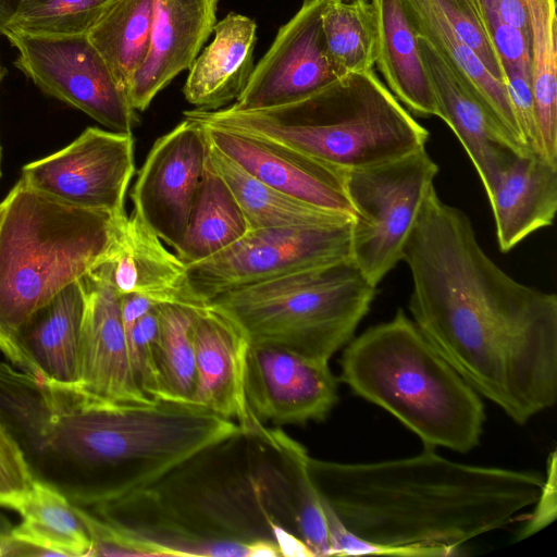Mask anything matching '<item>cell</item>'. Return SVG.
<instances>
[{"label":"cell","mask_w":557,"mask_h":557,"mask_svg":"<svg viewBox=\"0 0 557 557\" xmlns=\"http://www.w3.org/2000/svg\"><path fill=\"white\" fill-rule=\"evenodd\" d=\"M401 260L413 322L449 364L524 425L557 400V296L504 272L460 209L428 193Z\"/></svg>","instance_id":"obj_1"},{"label":"cell","mask_w":557,"mask_h":557,"mask_svg":"<svg viewBox=\"0 0 557 557\" xmlns=\"http://www.w3.org/2000/svg\"><path fill=\"white\" fill-rule=\"evenodd\" d=\"M292 443L253 416L145 487L78 506L88 556L247 557L276 525L297 535Z\"/></svg>","instance_id":"obj_2"},{"label":"cell","mask_w":557,"mask_h":557,"mask_svg":"<svg viewBox=\"0 0 557 557\" xmlns=\"http://www.w3.org/2000/svg\"><path fill=\"white\" fill-rule=\"evenodd\" d=\"M0 421L33 476L82 507L140 490L240 428L195 405L111 403L23 372L0 388Z\"/></svg>","instance_id":"obj_3"},{"label":"cell","mask_w":557,"mask_h":557,"mask_svg":"<svg viewBox=\"0 0 557 557\" xmlns=\"http://www.w3.org/2000/svg\"><path fill=\"white\" fill-rule=\"evenodd\" d=\"M308 468L341 522L394 556L457 555L533 505L544 481L533 471L456 462L433 448L375 462L309 457Z\"/></svg>","instance_id":"obj_4"},{"label":"cell","mask_w":557,"mask_h":557,"mask_svg":"<svg viewBox=\"0 0 557 557\" xmlns=\"http://www.w3.org/2000/svg\"><path fill=\"white\" fill-rule=\"evenodd\" d=\"M126 215V214H125ZM75 207L18 181L0 203V351L30 374L32 317L104 260L125 216Z\"/></svg>","instance_id":"obj_5"},{"label":"cell","mask_w":557,"mask_h":557,"mask_svg":"<svg viewBox=\"0 0 557 557\" xmlns=\"http://www.w3.org/2000/svg\"><path fill=\"white\" fill-rule=\"evenodd\" d=\"M339 364V380L355 395L391 413L425 448L468 453L480 444V394L403 309L351 339Z\"/></svg>","instance_id":"obj_6"},{"label":"cell","mask_w":557,"mask_h":557,"mask_svg":"<svg viewBox=\"0 0 557 557\" xmlns=\"http://www.w3.org/2000/svg\"><path fill=\"white\" fill-rule=\"evenodd\" d=\"M187 119L273 139L342 171L375 166L425 148L429 131L373 70L346 74L284 106L194 109Z\"/></svg>","instance_id":"obj_7"},{"label":"cell","mask_w":557,"mask_h":557,"mask_svg":"<svg viewBox=\"0 0 557 557\" xmlns=\"http://www.w3.org/2000/svg\"><path fill=\"white\" fill-rule=\"evenodd\" d=\"M375 290L349 260L227 290L210 302L250 343L283 346L329 363L352 339Z\"/></svg>","instance_id":"obj_8"},{"label":"cell","mask_w":557,"mask_h":557,"mask_svg":"<svg viewBox=\"0 0 557 557\" xmlns=\"http://www.w3.org/2000/svg\"><path fill=\"white\" fill-rule=\"evenodd\" d=\"M437 173L438 165L425 148L345 172L354 210L351 261L373 286L401 260Z\"/></svg>","instance_id":"obj_9"},{"label":"cell","mask_w":557,"mask_h":557,"mask_svg":"<svg viewBox=\"0 0 557 557\" xmlns=\"http://www.w3.org/2000/svg\"><path fill=\"white\" fill-rule=\"evenodd\" d=\"M352 221L251 230L223 251L187 265L190 283L210 302L238 287L349 261Z\"/></svg>","instance_id":"obj_10"},{"label":"cell","mask_w":557,"mask_h":557,"mask_svg":"<svg viewBox=\"0 0 557 557\" xmlns=\"http://www.w3.org/2000/svg\"><path fill=\"white\" fill-rule=\"evenodd\" d=\"M4 36L18 52L15 65L41 90L114 132L132 133L137 111L87 34Z\"/></svg>","instance_id":"obj_11"},{"label":"cell","mask_w":557,"mask_h":557,"mask_svg":"<svg viewBox=\"0 0 557 557\" xmlns=\"http://www.w3.org/2000/svg\"><path fill=\"white\" fill-rule=\"evenodd\" d=\"M134 172L132 133L88 127L63 149L26 164L21 181L65 203L120 218Z\"/></svg>","instance_id":"obj_12"},{"label":"cell","mask_w":557,"mask_h":557,"mask_svg":"<svg viewBox=\"0 0 557 557\" xmlns=\"http://www.w3.org/2000/svg\"><path fill=\"white\" fill-rule=\"evenodd\" d=\"M208 150L203 126L185 117L154 141L131 191L134 212L174 251L186 233Z\"/></svg>","instance_id":"obj_13"},{"label":"cell","mask_w":557,"mask_h":557,"mask_svg":"<svg viewBox=\"0 0 557 557\" xmlns=\"http://www.w3.org/2000/svg\"><path fill=\"white\" fill-rule=\"evenodd\" d=\"M327 0H304L253 66L232 110L250 111L301 100L339 77L331 66L322 30Z\"/></svg>","instance_id":"obj_14"},{"label":"cell","mask_w":557,"mask_h":557,"mask_svg":"<svg viewBox=\"0 0 557 557\" xmlns=\"http://www.w3.org/2000/svg\"><path fill=\"white\" fill-rule=\"evenodd\" d=\"M245 392L257 419L277 425L321 422L338 399L329 363L264 343L249 342Z\"/></svg>","instance_id":"obj_15"},{"label":"cell","mask_w":557,"mask_h":557,"mask_svg":"<svg viewBox=\"0 0 557 557\" xmlns=\"http://www.w3.org/2000/svg\"><path fill=\"white\" fill-rule=\"evenodd\" d=\"M200 124L211 146L257 180L309 205L354 216L345 171L273 139Z\"/></svg>","instance_id":"obj_16"},{"label":"cell","mask_w":557,"mask_h":557,"mask_svg":"<svg viewBox=\"0 0 557 557\" xmlns=\"http://www.w3.org/2000/svg\"><path fill=\"white\" fill-rule=\"evenodd\" d=\"M85 289L76 387L117 404H152L138 387L128 356L120 295L94 271L81 278Z\"/></svg>","instance_id":"obj_17"},{"label":"cell","mask_w":557,"mask_h":557,"mask_svg":"<svg viewBox=\"0 0 557 557\" xmlns=\"http://www.w3.org/2000/svg\"><path fill=\"white\" fill-rule=\"evenodd\" d=\"M116 293L161 305L201 309L210 302L193 287L187 265L133 211L120 222L114 244L94 270Z\"/></svg>","instance_id":"obj_18"},{"label":"cell","mask_w":557,"mask_h":557,"mask_svg":"<svg viewBox=\"0 0 557 557\" xmlns=\"http://www.w3.org/2000/svg\"><path fill=\"white\" fill-rule=\"evenodd\" d=\"M422 61L438 108L472 161L487 194L512 153H527L507 136L465 77L417 36Z\"/></svg>","instance_id":"obj_19"},{"label":"cell","mask_w":557,"mask_h":557,"mask_svg":"<svg viewBox=\"0 0 557 557\" xmlns=\"http://www.w3.org/2000/svg\"><path fill=\"white\" fill-rule=\"evenodd\" d=\"M191 334L196 354L193 405L240 426L253 418L245 392L249 339L240 326L211 302L194 312Z\"/></svg>","instance_id":"obj_20"},{"label":"cell","mask_w":557,"mask_h":557,"mask_svg":"<svg viewBox=\"0 0 557 557\" xmlns=\"http://www.w3.org/2000/svg\"><path fill=\"white\" fill-rule=\"evenodd\" d=\"M219 1L156 0L149 50L127 88L136 111H145L177 74L190 69L213 33Z\"/></svg>","instance_id":"obj_21"},{"label":"cell","mask_w":557,"mask_h":557,"mask_svg":"<svg viewBox=\"0 0 557 557\" xmlns=\"http://www.w3.org/2000/svg\"><path fill=\"white\" fill-rule=\"evenodd\" d=\"M486 195L499 250L508 252L530 234L553 224L557 165L535 152L512 153Z\"/></svg>","instance_id":"obj_22"},{"label":"cell","mask_w":557,"mask_h":557,"mask_svg":"<svg viewBox=\"0 0 557 557\" xmlns=\"http://www.w3.org/2000/svg\"><path fill=\"white\" fill-rule=\"evenodd\" d=\"M212 42L196 58L183 87L185 99L200 110H219L236 100L253 70L256 22L231 12L216 22Z\"/></svg>","instance_id":"obj_23"},{"label":"cell","mask_w":557,"mask_h":557,"mask_svg":"<svg viewBox=\"0 0 557 557\" xmlns=\"http://www.w3.org/2000/svg\"><path fill=\"white\" fill-rule=\"evenodd\" d=\"M85 289L76 281L40 308L22 332L21 343L30 375L63 385H76Z\"/></svg>","instance_id":"obj_24"},{"label":"cell","mask_w":557,"mask_h":557,"mask_svg":"<svg viewBox=\"0 0 557 557\" xmlns=\"http://www.w3.org/2000/svg\"><path fill=\"white\" fill-rule=\"evenodd\" d=\"M377 28L375 65L385 86L413 115L438 116L417 35L401 0H371Z\"/></svg>","instance_id":"obj_25"},{"label":"cell","mask_w":557,"mask_h":557,"mask_svg":"<svg viewBox=\"0 0 557 557\" xmlns=\"http://www.w3.org/2000/svg\"><path fill=\"white\" fill-rule=\"evenodd\" d=\"M401 1L416 35L456 67L512 143L530 151L522 140L506 85L490 73L476 53L429 0Z\"/></svg>","instance_id":"obj_26"},{"label":"cell","mask_w":557,"mask_h":557,"mask_svg":"<svg viewBox=\"0 0 557 557\" xmlns=\"http://www.w3.org/2000/svg\"><path fill=\"white\" fill-rule=\"evenodd\" d=\"M0 507L16 511L22 521L10 533L59 556H88L91 541L77 506L57 486L40 480L0 497Z\"/></svg>","instance_id":"obj_27"},{"label":"cell","mask_w":557,"mask_h":557,"mask_svg":"<svg viewBox=\"0 0 557 557\" xmlns=\"http://www.w3.org/2000/svg\"><path fill=\"white\" fill-rule=\"evenodd\" d=\"M208 146L209 159L233 191L250 231L321 226L352 216L309 205L275 189L245 172L209 143Z\"/></svg>","instance_id":"obj_28"},{"label":"cell","mask_w":557,"mask_h":557,"mask_svg":"<svg viewBox=\"0 0 557 557\" xmlns=\"http://www.w3.org/2000/svg\"><path fill=\"white\" fill-rule=\"evenodd\" d=\"M249 231L237 199L208 154L205 174L186 233L175 250L176 256L186 265L198 263L223 251Z\"/></svg>","instance_id":"obj_29"},{"label":"cell","mask_w":557,"mask_h":557,"mask_svg":"<svg viewBox=\"0 0 557 557\" xmlns=\"http://www.w3.org/2000/svg\"><path fill=\"white\" fill-rule=\"evenodd\" d=\"M530 29V71L537 153L557 165L556 0H524Z\"/></svg>","instance_id":"obj_30"},{"label":"cell","mask_w":557,"mask_h":557,"mask_svg":"<svg viewBox=\"0 0 557 557\" xmlns=\"http://www.w3.org/2000/svg\"><path fill=\"white\" fill-rule=\"evenodd\" d=\"M154 5L156 0H115L87 34L126 92L149 50Z\"/></svg>","instance_id":"obj_31"},{"label":"cell","mask_w":557,"mask_h":557,"mask_svg":"<svg viewBox=\"0 0 557 557\" xmlns=\"http://www.w3.org/2000/svg\"><path fill=\"white\" fill-rule=\"evenodd\" d=\"M322 30L329 62L338 77L373 70L377 28L371 0H327Z\"/></svg>","instance_id":"obj_32"},{"label":"cell","mask_w":557,"mask_h":557,"mask_svg":"<svg viewBox=\"0 0 557 557\" xmlns=\"http://www.w3.org/2000/svg\"><path fill=\"white\" fill-rule=\"evenodd\" d=\"M157 308L163 400L193 405L196 354L191 323L196 309L168 304Z\"/></svg>","instance_id":"obj_33"},{"label":"cell","mask_w":557,"mask_h":557,"mask_svg":"<svg viewBox=\"0 0 557 557\" xmlns=\"http://www.w3.org/2000/svg\"><path fill=\"white\" fill-rule=\"evenodd\" d=\"M121 315L136 383L151 400H163L157 305L139 295L120 296Z\"/></svg>","instance_id":"obj_34"},{"label":"cell","mask_w":557,"mask_h":557,"mask_svg":"<svg viewBox=\"0 0 557 557\" xmlns=\"http://www.w3.org/2000/svg\"><path fill=\"white\" fill-rule=\"evenodd\" d=\"M114 1L26 0L7 32L47 36L86 35Z\"/></svg>","instance_id":"obj_35"},{"label":"cell","mask_w":557,"mask_h":557,"mask_svg":"<svg viewBox=\"0 0 557 557\" xmlns=\"http://www.w3.org/2000/svg\"><path fill=\"white\" fill-rule=\"evenodd\" d=\"M429 1L476 53L490 73L506 85L504 67L491 39L480 0Z\"/></svg>","instance_id":"obj_36"},{"label":"cell","mask_w":557,"mask_h":557,"mask_svg":"<svg viewBox=\"0 0 557 557\" xmlns=\"http://www.w3.org/2000/svg\"><path fill=\"white\" fill-rule=\"evenodd\" d=\"M557 453L554 449L546 462V475L540 494L533 503L534 509L518 530L515 540H525L550 524L557 515Z\"/></svg>","instance_id":"obj_37"},{"label":"cell","mask_w":557,"mask_h":557,"mask_svg":"<svg viewBox=\"0 0 557 557\" xmlns=\"http://www.w3.org/2000/svg\"><path fill=\"white\" fill-rule=\"evenodd\" d=\"M33 480L20 446L0 421V497L27 488Z\"/></svg>","instance_id":"obj_38"},{"label":"cell","mask_w":557,"mask_h":557,"mask_svg":"<svg viewBox=\"0 0 557 557\" xmlns=\"http://www.w3.org/2000/svg\"><path fill=\"white\" fill-rule=\"evenodd\" d=\"M487 27L504 72L506 69L530 71V35L495 21L487 22Z\"/></svg>","instance_id":"obj_39"},{"label":"cell","mask_w":557,"mask_h":557,"mask_svg":"<svg viewBox=\"0 0 557 557\" xmlns=\"http://www.w3.org/2000/svg\"><path fill=\"white\" fill-rule=\"evenodd\" d=\"M485 21L500 22L529 34V18L524 0H480Z\"/></svg>","instance_id":"obj_40"},{"label":"cell","mask_w":557,"mask_h":557,"mask_svg":"<svg viewBox=\"0 0 557 557\" xmlns=\"http://www.w3.org/2000/svg\"><path fill=\"white\" fill-rule=\"evenodd\" d=\"M0 556H59L55 552L41 547L37 544L22 540L10 532L0 537Z\"/></svg>","instance_id":"obj_41"},{"label":"cell","mask_w":557,"mask_h":557,"mask_svg":"<svg viewBox=\"0 0 557 557\" xmlns=\"http://www.w3.org/2000/svg\"><path fill=\"white\" fill-rule=\"evenodd\" d=\"M274 541L278 546L281 556L285 557H312L314 554L306 543L292 531L276 525L274 529Z\"/></svg>","instance_id":"obj_42"},{"label":"cell","mask_w":557,"mask_h":557,"mask_svg":"<svg viewBox=\"0 0 557 557\" xmlns=\"http://www.w3.org/2000/svg\"><path fill=\"white\" fill-rule=\"evenodd\" d=\"M277 544L272 539H260L248 544L247 557H280Z\"/></svg>","instance_id":"obj_43"},{"label":"cell","mask_w":557,"mask_h":557,"mask_svg":"<svg viewBox=\"0 0 557 557\" xmlns=\"http://www.w3.org/2000/svg\"><path fill=\"white\" fill-rule=\"evenodd\" d=\"M26 0H0V35L5 34L8 25Z\"/></svg>","instance_id":"obj_44"},{"label":"cell","mask_w":557,"mask_h":557,"mask_svg":"<svg viewBox=\"0 0 557 557\" xmlns=\"http://www.w3.org/2000/svg\"><path fill=\"white\" fill-rule=\"evenodd\" d=\"M12 529L10 520L0 512V537L9 533Z\"/></svg>","instance_id":"obj_45"},{"label":"cell","mask_w":557,"mask_h":557,"mask_svg":"<svg viewBox=\"0 0 557 557\" xmlns=\"http://www.w3.org/2000/svg\"><path fill=\"white\" fill-rule=\"evenodd\" d=\"M0 77H1V69H0Z\"/></svg>","instance_id":"obj_46"}]
</instances>
